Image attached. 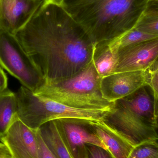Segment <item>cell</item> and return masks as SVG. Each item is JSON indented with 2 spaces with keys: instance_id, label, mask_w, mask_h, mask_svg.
Masks as SVG:
<instances>
[{
  "instance_id": "14",
  "label": "cell",
  "mask_w": 158,
  "mask_h": 158,
  "mask_svg": "<svg viewBox=\"0 0 158 158\" xmlns=\"http://www.w3.org/2000/svg\"><path fill=\"white\" fill-rule=\"evenodd\" d=\"M118 50L112 44L95 45L93 62L101 77L114 73L118 61Z\"/></svg>"
},
{
  "instance_id": "19",
  "label": "cell",
  "mask_w": 158,
  "mask_h": 158,
  "mask_svg": "<svg viewBox=\"0 0 158 158\" xmlns=\"http://www.w3.org/2000/svg\"><path fill=\"white\" fill-rule=\"evenodd\" d=\"M134 28L143 32L158 35V17L142 16Z\"/></svg>"
},
{
  "instance_id": "15",
  "label": "cell",
  "mask_w": 158,
  "mask_h": 158,
  "mask_svg": "<svg viewBox=\"0 0 158 158\" xmlns=\"http://www.w3.org/2000/svg\"><path fill=\"white\" fill-rule=\"evenodd\" d=\"M17 118L16 94L7 88L0 93V142L4 138L11 124Z\"/></svg>"
},
{
  "instance_id": "1",
  "label": "cell",
  "mask_w": 158,
  "mask_h": 158,
  "mask_svg": "<svg viewBox=\"0 0 158 158\" xmlns=\"http://www.w3.org/2000/svg\"><path fill=\"white\" fill-rule=\"evenodd\" d=\"M15 35L44 83L69 77L93 61L91 38L53 0H43Z\"/></svg>"
},
{
  "instance_id": "18",
  "label": "cell",
  "mask_w": 158,
  "mask_h": 158,
  "mask_svg": "<svg viewBox=\"0 0 158 158\" xmlns=\"http://www.w3.org/2000/svg\"><path fill=\"white\" fill-rule=\"evenodd\" d=\"M128 158H158V141H147L135 146Z\"/></svg>"
},
{
  "instance_id": "5",
  "label": "cell",
  "mask_w": 158,
  "mask_h": 158,
  "mask_svg": "<svg viewBox=\"0 0 158 158\" xmlns=\"http://www.w3.org/2000/svg\"><path fill=\"white\" fill-rule=\"evenodd\" d=\"M0 66L33 93L44 84L15 35L2 30H0Z\"/></svg>"
},
{
  "instance_id": "23",
  "label": "cell",
  "mask_w": 158,
  "mask_h": 158,
  "mask_svg": "<svg viewBox=\"0 0 158 158\" xmlns=\"http://www.w3.org/2000/svg\"><path fill=\"white\" fill-rule=\"evenodd\" d=\"M143 15L150 17H158V0H149Z\"/></svg>"
},
{
  "instance_id": "3",
  "label": "cell",
  "mask_w": 158,
  "mask_h": 158,
  "mask_svg": "<svg viewBox=\"0 0 158 158\" xmlns=\"http://www.w3.org/2000/svg\"><path fill=\"white\" fill-rule=\"evenodd\" d=\"M101 79L92 61L75 75L44 83L34 93L73 108L110 111L115 102L103 97L100 87Z\"/></svg>"
},
{
  "instance_id": "2",
  "label": "cell",
  "mask_w": 158,
  "mask_h": 158,
  "mask_svg": "<svg viewBox=\"0 0 158 158\" xmlns=\"http://www.w3.org/2000/svg\"><path fill=\"white\" fill-rule=\"evenodd\" d=\"M78 23L95 45L109 44L134 28L149 0H53Z\"/></svg>"
},
{
  "instance_id": "8",
  "label": "cell",
  "mask_w": 158,
  "mask_h": 158,
  "mask_svg": "<svg viewBox=\"0 0 158 158\" xmlns=\"http://www.w3.org/2000/svg\"><path fill=\"white\" fill-rule=\"evenodd\" d=\"M158 61V38L118 50L114 73L145 71Z\"/></svg>"
},
{
  "instance_id": "21",
  "label": "cell",
  "mask_w": 158,
  "mask_h": 158,
  "mask_svg": "<svg viewBox=\"0 0 158 158\" xmlns=\"http://www.w3.org/2000/svg\"><path fill=\"white\" fill-rule=\"evenodd\" d=\"M87 158H115L106 148L95 145L87 144Z\"/></svg>"
},
{
  "instance_id": "9",
  "label": "cell",
  "mask_w": 158,
  "mask_h": 158,
  "mask_svg": "<svg viewBox=\"0 0 158 158\" xmlns=\"http://www.w3.org/2000/svg\"><path fill=\"white\" fill-rule=\"evenodd\" d=\"M147 86L145 71H126L114 73L102 78L100 84L103 97L115 102Z\"/></svg>"
},
{
  "instance_id": "22",
  "label": "cell",
  "mask_w": 158,
  "mask_h": 158,
  "mask_svg": "<svg viewBox=\"0 0 158 158\" xmlns=\"http://www.w3.org/2000/svg\"><path fill=\"white\" fill-rule=\"evenodd\" d=\"M37 137L38 145L39 158H56L48 149L43 141L38 130H37Z\"/></svg>"
},
{
  "instance_id": "13",
  "label": "cell",
  "mask_w": 158,
  "mask_h": 158,
  "mask_svg": "<svg viewBox=\"0 0 158 158\" xmlns=\"http://www.w3.org/2000/svg\"><path fill=\"white\" fill-rule=\"evenodd\" d=\"M121 99L135 113L158 129V112L145 87Z\"/></svg>"
},
{
  "instance_id": "7",
  "label": "cell",
  "mask_w": 158,
  "mask_h": 158,
  "mask_svg": "<svg viewBox=\"0 0 158 158\" xmlns=\"http://www.w3.org/2000/svg\"><path fill=\"white\" fill-rule=\"evenodd\" d=\"M58 133L72 158H87V144L106 148L93 129V121L64 118L54 121Z\"/></svg>"
},
{
  "instance_id": "10",
  "label": "cell",
  "mask_w": 158,
  "mask_h": 158,
  "mask_svg": "<svg viewBox=\"0 0 158 158\" xmlns=\"http://www.w3.org/2000/svg\"><path fill=\"white\" fill-rule=\"evenodd\" d=\"M2 143L13 158H39L37 130H33L18 118L11 124Z\"/></svg>"
},
{
  "instance_id": "12",
  "label": "cell",
  "mask_w": 158,
  "mask_h": 158,
  "mask_svg": "<svg viewBox=\"0 0 158 158\" xmlns=\"http://www.w3.org/2000/svg\"><path fill=\"white\" fill-rule=\"evenodd\" d=\"M94 131L115 158H128L134 147L102 121H93Z\"/></svg>"
},
{
  "instance_id": "11",
  "label": "cell",
  "mask_w": 158,
  "mask_h": 158,
  "mask_svg": "<svg viewBox=\"0 0 158 158\" xmlns=\"http://www.w3.org/2000/svg\"><path fill=\"white\" fill-rule=\"evenodd\" d=\"M43 0H0V30L15 35L29 20Z\"/></svg>"
},
{
  "instance_id": "4",
  "label": "cell",
  "mask_w": 158,
  "mask_h": 158,
  "mask_svg": "<svg viewBox=\"0 0 158 158\" xmlns=\"http://www.w3.org/2000/svg\"><path fill=\"white\" fill-rule=\"evenodd\" d=\"M18 118L33 130L44 123L64 118L102 121L110 111L83 110L67 106L47 98L38 95L22 85L15 93Z\"/></svg>"
},
{
  "instance_id": "17",
  "label": "cell",
  "mask_w": 158,
  "mask_h": 158,
  "mask_svg": "<svg viewBox=\"0 0 158 158\" xmlns=\"http://www.w3.org/2000/svg\"><path fill=\"white\" fill-rule=\"evenodd\" d=\"M157 38L158 35L143 32L134 28L110 43L115 44L119 49Z\"/></svg>"
},
{
  "instance_id": "6",
  "label": "cell",
  "mask_w": 158,
  "mask_h": 158,
  "mask_svg": "<svg viewBox=\"0 0 158 158\" xmlns=\"http://www.w3.org/2000/svg\"><path fill=\"white\" fill-rule=\"evenodd\" d=\"M134 147L147 141H158V129L131 110L121 99L102 121Z\"/></svg>"
},
{
  "instance_id": "24",
  "label": "cell",
  "mask_w": 158,
  "mask_h": 158,
  "mask_svg": "<svg viewBox=\"0 0 158 158\" xmlns=\"http://www.w3.org/2000/svg\"><path fill=\"white\" fill-rule=\"evenodd\" d=\"M8 79L2 68L0 66V93L7 89Z\"/></svg>"
},
{
  "instance_id": "25",
  "label": "cell",
  "mask_w": 158,
  "mask_h": 158,
  "mask_svg": "<svg viewBox=\"0 0 158 158\" xmlns=\"http://www.w3.org/2000/svg\"><path fill=\"white\" fill-rule=\"evenodd\" d=\"M0 158H13L7 147L2 142L0 143Z\"/></svg>"
},
{
  "instance_id": "16",
  "label": "cell",
  "mask_w": 158,
  "mask_h": 158,
  "mask_svg": "<svg viewBox=\"0 0 158 158\" xmlns=\"http://www.w3.org/2000/svg\"><path fill=\"white\" fill-rule=\"evenodd\" d=\"M38 131L48 149L56 158H72L63 143L54 121L41 126Z\"/></svg>"
},
{
  "instance_id": "20",
  "label": "cell",
  "mask_w": 158,
  "mask_h": 158,
  "mask_svg": "<svg viewBox=\"0 0 158 158\" xmlns=\"http://www.w3.org/2000/svg\"><path fill=\"white\" fill-rule=\"evenodd\" d=\"M147 84L152 90L153 96L158 101V61L145 70Z\"/></svg>"
},
{
  "instance_id": "26",
  "label": "cell",
  "mask_w": 158,
  "mask_h": 158,
  "mask_svg": "<svg viewBox=\"0 0 158 158\" xmlns=\"http://www.w3.org/2000/svg\"><path fill=\"white\" fill-rule=\"evenodd\" d=\"M34 1H40V0H34Z\"/></svg>"
}]
</instances>
